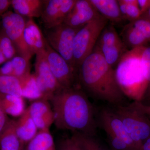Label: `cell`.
Returning <instances> with one entry per match:
<instances>
[{
	"instance_id": "2",
	"label": "cell",
	"mask_w": 150,
	"mask_h": 150,
	"mask_svg": "<svg viewBox=\"0 0 150 150\" xmlns=\"http://www.w3.org/2000/svg\"><path fill=\"white\" fill-rule=\"evenodd\" d=\"M78 79L80 88L88 96L113 106L123 104L126 96L117 82L115 69L96 45L79 67Z\"/></svg>"
},
{
	"instance_id": "25",
	"label": "cell",
	"mask_w": 150,
	"mask_h": 150,
	"mask_svg": "<svg viewBox=\"0 0 150 150\" xmlns=\"http://www.w3.org/2000/svg\"><path fill=\"white\" fill-rule=\"evenodd\" d=\"M118 4L124 21H134L142 16L138 0H118Z\"/></svg>"
},
{
	"instance_id": "17",
	"label": "cell",
	"mask_w": 150,
	"mask_h": 150,
	"mask_svg": "<svg viewBox=\"0 0 150 150\" xmlns=\"http://www.w3.org/2000/svg\"><path fill=\"white\" fill-rule=\"evenodd\" d=\"M17 134L25 145L27 144L36 136L38 129L26 108L17 120H16Z\"/></svg>"
},
{
	"instance_id": "1",
	"label": "cell",
	"mask_w": 150,
	"mask_h": 150,
	"mask_svg": "<svg viewBox=\"0 0 150 150\" xmlns=\"http://www.w3.org/2000/svg\"><path fill=\"white\" fill-rule=\"evenodd\" d=\"M49 101L57 129L96 137L98 126L96 111L80 88H62Z\"/></svg>"
},
{
	"instance_id": "33",
	"label": "cell",
	"mask_w": 150,
	"mask_h": 150,
	"mask_svg": "<svg viewBox=\"0 0 150 150\" xmlns=\"http://www.w3.org/2000/svg\"><path fill=\"white\" fill-rule=\"evenodd\" d=\"M138 3L142 15L150 8V0H138Z\"/></svg>"
},
{
	"instance_id": "35",
	"label": "cell",
	"mask_w": 150,
	"mask_h": 150,
	"mask_svg": "<svg viewBox=\"0 0 150 150\" xmlns=\"http://www.w3.org/2000/svg\"><path fill=\"white\" fill-rule=\"evenodd\" d=\"M7 62L2 51L0 50V65H3L6 62Z\"/></svg>"
},
{
	"instance_id": "31",
	"label": "cell",
	"mask_w": 150,
	"mask_h": 150,
	"mask_svg": "<svg viewBox=\"0 0 150 150\" xmlns=\"http://www.w3.org/2000/svg\"><path fill=\"white\" fill-rule=\"evenodd\" d=\"M10 6L11 1L0 0V22L3 16L8 11V10Z\"/></svg>"
},
{
	"instance_id": "8",
	"label": "cell",
	"mask_w": 150,
	"mask_h": 150,
	"mask_svg": "<svg viewBox=\"0 0 150 150\" xmlns=\"http://www.w3.org/2000/svg\"><path fill=\"white\" fill-rule=\"evenodd\" d=\"M96 46L108 64L114 69L122 56L129 50L112 24L107 25L104 28Z\"/></svg>"
},
{
	"instance_id": "13",
	"label": "cell",
	"mask_w": 150,
	"mask_h": 150,
	"mask_svg": "<svg viewBox=\"0 0 150 150\" xmlns=\"http://www.w3.org/2000/svg\"><path fill=\"white\" fill-rule=\"evenodd\" d=\"M100 16L90 0H76L64 23L75 28H81Z\"/></svg>"
},
{
	"instance_id": "9",
	"label": "cell",
	"mask_w": 150,
	"mask_h": 150,
	"mask_svg": "<svg viewBox=\"0 0 150 150\" xmlns=\"http://www.w3.org/2000/svg\"><path fill=\"white\" fill-rule=\"evenodd\" d=\"M45 51L51 72L61 87L62 88H80L78 83V71L51 48L47 41Z\"/></svg>"
},
{
	"instance_id": "5",
	"label": "cell",
	"mask_w": 150,
	"mask_h": 150,
	"mask_svg": "<svg viewBox=\"0 0 150 150\" xmlns=\"http://www.w3.org/2000/svg\"><path fill=\"white\" fill-rule=\"evenodd\" d=\"M113 110L122 121L131 139L140 148L150 137V119L131 104L113 106Z\"/></svg>"
},
{
	"instance_id": "11",
	"label": "cell",
	"mask_w": 150,
	"mask_h": 150,
	"mask_svg": "<svg viewBox=\"0 0 150 150\" xmlns=\"http://www.w3.org/2000/svg\"><path fill=\"white\" fill-rule=\"evenodd\" d=\"M97 115L98 126L103 129L106 135L117 137L134 150H140L139 147L131 139L121 119L113 109L103 108L100 109Z\"/></svg>"
},
{
	"instance_id": "18",
	"label": "cell",
	"mask_w": 150,
	"mask_h": 150,
	"mask_svg": "<svg viewBox=\"0 0 150 150\" xmlns=\"http://www.w3.org/2000/svg\"><path fill=\"white\" fill-rule=\"evenodd\" d=\"M43 4L44 1L42 0L11 1V6L14 12L27 18H40Z\"/></svg>"
},
{
	"instance_id": "20",
	"label": "cell",
	"mask_w": 150,
	"mask_h": 150,
	"mask_svg": "<svg viewBox=\"0 0 150 150\" xmlns=\"http://www.w3.org/2000/svg\"><path fill=\"white\" fill-rule=\"evenodd\" d=\"M30 60L16 55L3 65V71L6 76L23 78L30 74Z\"/></svg>"
},
{
	"instance_id": "12",
	"label": "cell",
	"mask_w": 150,
	"mask_h": 150,
	"mask_svg": "<svg viewBox=\"0 0 150 150\" xmlns=\"http://www.w3.org/2000/svg\"><path fill=\"white\" fill-rule=\"evenodd\" d=\"M76 0H45L40 18L45 29L64 23Z\"/></svg>"
},
{
	"instance_id": "32",
	"label": "cell",
	"mask_w": 150,
	"mask_h": 150,
	"mask_svg": "<svg viewBox=\"0 0 150 150\" xmlns=\"http://www.w3.org/2000/svg\"><path fill=\"white\" fill-rule=\"evenodd\" d=\"M8 115L0 107V134L9 121Z\"/></svg>"
},
{
	"instance_id": "26",
	"label": "cell",
	"mask_w": 150,
	"mask_h": 150,
	"mask_svg": "<svg viewBox=\"0 0 150 150\" xmlns=\"http://www.w3.org/2000/svg\"><path fill=\"white\" fill-rule=\"evenodd\" d=\"M142 63L146 81V88L142 102L150 105V46H145L142 51Z\"/></svg>"
},
{
	"instance_id": "27",
	"label": "cell",
	"mask_w": 150,
	"mask_h": 150,
	"mask_svg": "<svg viewBox=\"0 0 150 150\" xmlns=\"http://www.w3.org/2000/svg\"><path fill=\"white\" fill-rule=\"evenodd\" d=\"M72 136L83 150H108L97 139L96 137L79 133H73Z\"/></svg>"
},
{
	"instance_id": "34",
	"label": "cell",
	"mask_w": 150,
	"mask_h": 150,
	"mask_svg": "<svg viewBox=\"0 0 150 150\" xmlns=\"http://www.w3.org/2000/svg\"><path fill=\"white\" fill-rule=\"evenodd\" d=\"M140 150H150V137L142 143Z\"/></svg>"
},
{
	"instance_id": "16",
	"label": "cell",
	"mask_w": 150,
	"mask_h": 150,
	"mask_svg": "<svg viewBox=\"0 0 150 150\" xmlns=\"http://www.w3.org/2000/svg\"><path fill=\"white\" fill-rule=\"evenodd\" d=\"M100 14L112 24L124 21L118 1L116 0H90Z\"/></svg>"
},
{
	"instance_id": "29",
	"label": "cell",
	"mask_w": 150,
	"mask_h": 150,
	"mask_svg": "<svg viewBox=\"0 0 150 150\" xmlns=\"http://www.w3.org/2000/svg\"><path fill=\"white\" fill-rule=\"evenodd\" d=\"M56 150H83L77 141L72 136L59 140Z\"/></svg>"
},
{
	"instance_id": "30",
	"label": "cell",
	"mask_w": 150,
	"mask_h": 150,
	"mask_svg": "<svg viewBox=\"0 0 150 150\" xmlns=\"http://www.w3.org/2000/svg\"><path fill=\"white\" fill-rule=\"evenodd\" d=\"M130 104L137 110L143 112L150 119V105L145 104L138 101H134Z\"/></svg>"
},
{
	"instance_id": "22",
	"label": "cell",
	"mask_w": 150,
	"mask_h": 150,
	"mask_svg": "<svg viewBox=\"0 0 150 150\" xmlns=\"http://www.w3.org/2000/svg\"><path fill=\"white\" fill-rule=\"evenodd\" d=\"M26 150H56L54 138L50 130H40L27 144Z\"/></svg>"
},
{
	"instance_id": "19",
	"label": "cell",
	"mask_w": 150,
	"mask_h": 150,
	"mask_svg": "<svg viewBox=\"0 0 150 150\" xmlns=\"http://www.w3.org/2000/svg\"><path fill=\"white\" fill-rule=\"evenodd\" d=\"M24 146L17 134L16 120L10 119L0 134V150H22Z\"/></svg>"
},
{
	"instance_id": "37",
	"label": "cell",
	"mask_w": 150,
	"mask_h": 150,
	"mask_svg": "<svg viewBox=\"0 0 150 150\" xmlns=\"http://www.w3.org/2000/svg\"><path fill=\"white\" fill-rule=\"evenodd\" d=\"M22 150H26V149H23Z\"/></svg>"
},
{
	"instance_id": "15",
	"label": "cell",
	"mask_w": 150,
	"mask_h": 150,
	"mask_svg": "<svg viewBox=\"0 0 150 150\" xmlns=\"http://www.w3.org/2000/svg\"><path fill=\"white\" fill-rule=\"evenodd\" d=\"M24 37L28 47L33 55L45 50L46 39L33 18H27L24 28Z\"/></svg>"
},
{
	"instance_id": "6",
	"label": "cell",
	"mask_w": 150,
	"mask_h": 150,
	"mask_svg": "<svg viewBox=\"0 0 150 150\" xmlns=\"http://www.w3.org/2000/svg\"><path fill=\"white\" fill-rule=\"evenodd\" d=\"M80 28H75L63 23L44 30V37L48 45L75 69L73 56L74 37Z\"/></svg>"
},
{
	"instance_id": "24",
	"label": "cell",
	"mask_w": 150,
	"mask_h": 150,
	"mask_svg": "<svg viewBox=\"0 0 150 150\" xmlns=\"http://www.w3.org/2000/svg\"><path fill=\"white\" fill-rule=\"evenodd\" d=\"M22 97L33 101L43 99L34 74L25 77L23 79L22 86Z\"/></svg>"
},
{
	"instance_id": "7",
	"label": "cell",
	"mask_w": 150,
	"mask_h": 150,
	"mask_svg": "<svg viewBox=\"0 0 150 150\" xmlns=\"http://www.w3.org/2000/svg\"><path fill=\"white\" fill-rule=\"evenodd\" d=\"M26 20L14 12L8 11L1 19V28L13 43L17 55L30 60L33 55L28 47L24 37Z\"/></svg>"
},
{
	"instance_id": "36",
	"label": "cell",
	"mask_w": 150,
	"mask_h": 150,
	"mask_svg": "<svg viewBox=\"0 0 150 150\" xmlns=\"http://www.w3.org/2000/svg\"><path fill=\"white\" fill-rule=\"evenodd\" d=\"M141 16L144 17L146 18H149L150 19V8L148 10V11L146 12L144 14L142 15Z\"/></svg>"
},
{
	"instance_id": "28",
	"label": "cell",
	"mask_w": 150,
	"mask_h": 150,
	"mask_svg": "<svg viewBox=\"0 0 150 150\" xmlns=\"http://www.w3.org/2000/svg\"><path fill=\"white\" fill-rule=\"evenodd\" d=\"M0 50L4 54L7 61L17 55V52L13 43L1 28H0Z\"/></svg>"
},
{
	"instance_id": "3",
	"label": "cell",
	"mask_w": 150,
	"mask_h": 150,
	"mask_svg": "<svg viewBox=\"0 0 150 150\" xmlns=\"http://www.w3.org/2000/svg\"><path fill=\"white\" fill-rule=\"evenodd\" d=\"M144 47L128 50L115 69L116 79L123 93L134 101L142 102L146 88L141 60Z\"/></svg>"
},
{
	"instance_id": "4",
	"label": "cell",
	"mask_w": 150,
	"mask_h": 150,
	"mask_svg": "<svg viewBox=\"0 0 150 150\" xmlns=\"http://www.w3.org/2000/svg\"><path fill=\"white\" fill-rule=\"evenodd\" d=\"M108 22L100 15L81 28L77 33L73 45L74 62L77 70L93 51L100 35Z\"/></svg>"
},
{
	"instance_id": "10",
	"label": "cell",
	"mask_w": 150,
	"mask_h": 150,
	"mask_svg": "<svg viewBox=\"0 0 150 150\" xmlns=\"http://www.w3.org/2000/svg\"><path fill=\"white\" fill-rule=\"evenodd\" d=\"M35 55L34 74L43 99L49 101L53 96L62 88L51 72L46 59L45 50Z\"/></svg>"
},
{
	"instance_id": "21",
	"label": "cell",
	"mask_w": 150,
	"mask_h": 150,
	"mask_svg": "<svg viewBox=\"0 0 150 150\" xmlns=\"http://www.w3.org/2000/svg\"><path fill=\"white\" fill-rule=\"evenodd\" d=\"M0 107L7 115L13 117H20L26 109L24 98L8 94L0 93Z\"/></svg>"
},
{
	"instance_id": "23",
	"label": "cell",
	"mask_w": 150,
	"mask_h": 150,
	"mask_svg": "<svg viewBox=\"0 0 150 150\" xmlns=\"http://www.w3.org/2000/svg\"><path fill=\"white\" fill-rule=\"evenodd\" d=\"M24 78L0 75V93L13 95L22 97L23 83Z\"/></svg>"
},
{
	"instance_id": "14",
	"label": "cell",
	"mask_w": 150,
	"mask_h": 150,
	"mask_svg": "<svg viewBox=\"0 0 150 150\" xmlns=\"http://www.w3.org/2000/svg\"><path fill=\"white\" fill-rule=\"evenodd\" d=\"M49 101L40 99L33 101L27 108L30 115L39 131L49 130L54 122V112Z\"/></svg>"
}]
</instances>
